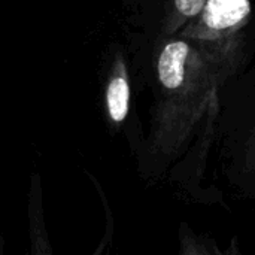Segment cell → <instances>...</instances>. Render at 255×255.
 Returning <instances> with one entry per match:
<instances>
[{
    "label": "cell",
    "mask_w": 255,
    "mask_h": 255,
    "mask_svg": "<svg viewBox=\"0 0 255 255\" xmlns=\"http://www.w3.org/2000/svg\"><path fill=\"white\" fill-rule=\"evenodd\" d=\"M146 39L178 36L203 10L206 0H127Z\"/></svg>",
    "instance_id": "277c9868"
},
{
    "label": "cell",
    "mask_w": 255,
    "mask_h": 255,
    "mask_svg": "<svg viewBox=\"0 0 255 255\" xmlns=\"http://www.w3.org/2000/svg\"><path fill=\"white\" fill-rule=\"evenodd\" d=\"M214 149L224 184L239 197L255 200V55L218 90Z\"/></svg>",
    "instance_id": "7a4b0ae2"
},
{
    "label": "cell",
    "mask_w": 255,
    "mask_h": 255,
    "mask_svg": "<svg viewBox=\"0 0 255 255\" xmlns=\"http://www.w3.org/2000/svg\"><path fill=\"white\" fill-rule=\"evenodd\" d=\"M178 36L194 43L217 67L221 85L245 70L255 55L251 0H206L202 13Z\"/></svg>",
    "instance_id": "3957f363"
},
{
    "label": "cell",
    "mask_w": 255,
    "mask_h": 255,
    "mask_svg": "<svg viewBox=\"0 0 255 255\" xmlns=\"http://www.w3.org/2000/svg\"><path fill=\"white\" fill-rule=\"evenodd\" d=\"M139 37L152 94L148 133L137 152L139 170L151 184L169 178L206 203L202 178L215 142L220 73L181 36Z\"/></svg>",
    "instance_id": "6da1fadb"
},
{
    "label": "cell",
    "mask_w": 255,
    "mask_h": 255,
    "mask_svg": "<svg viewBox=\"0 0 255 255\" xmlns=\"http://www.w3.org/2000/svg\"><path fill=\"white\" fill-rule=\"evenodd\" d=\"M106 109L112 124L121 126L126 123L130 111V81L126 61L117 55L111 78L106 85Z\"/></svg>",
    "instance_id": "5b68a950"
}]
</instances>
